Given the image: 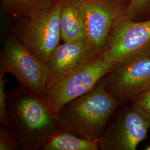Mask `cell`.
Wrapping results in <instances>:
<instances>
[{
	"label": "cell",
	"instance_id": "1",
	"mask_svg": "<svg viewBox=\"0 0 150 150\" xmlns=\"http://www.w3.org/2000/svg\"><path fill=\"white\" fill-rule=\"evenodd\" d=\"M8 124L6 129L21 150H41L48 138L60 129L57 115L43 97L25 86L15 87L7 100Z\"/></svg>",
	"mask_w": 150,
	"mask_h": 150
},
{
	"label": "cell",
	"instance_id": "2",
	"mask_svg": "<svg viewBox=\"0 0 150 150\" xmlns=\"http://www.w3.org/2000/svg\"><path fill=\"white\" fill-rule=\"evenodd\" d=\"M105 86L104 76L90 91L61 107L57 113L59 127L82 139L99 140L122 104Z\"/></svg>",
	"mask_w": 150,
	"mask_h": 150
},
{
	"label": "cell",
	"instance_id": "3",
	"mask_svg": "<svg viewBox=\"0 0 150 150\" xmlns=\"http://www.w3.org/2000/svg\"><path fill=\"white\" fill-rule=\"evenodd\" d=\"M61 0H57L50 7L18 18L9 32L46 64L61 39Z\"/></svg>",
	"mask_w": 150,
	"mask_h": 150
},
{
	"label": "cell",
	"instance_id": "4",
	"mask_svg": "<svg viewBox=\"0 0 150 150\" xmlns=\"http://www.w3.org/2000/svg\"><path fill=\"white\" fill-rule=\"evenodd\" d=\"M118 66L102 56L91 59L47 87L43 98L57 113L67 103L90 91L102 78Z\"/></svg>",
	"mask_w": 150,
	"mask_h": 150
},
{
	"label": "cell",
	"instance_id": "5",
	"mask_svg": "<svg viewBox=\"0 0 150 150\" xmlns=\"http://www.w3.org/2000/svg\"><path fill=\"white\" fill-rule=\"evenodd\" d=\"M5 72L14 76L20 85L43 97L48 82L47 64L31 54L11 33L5 38L0 53V74Z\"/></svg>",
	"mask_w": 150,
	"mask_h": 150
},
{
	"label": "cell",
	"instance_id": "6",
	"mask_svg": "<svg viewBox=\"0 0 150 150\" xmlns=\"http://www.w3.org/2000/svg\"><path fill=\"white\" fill-rule=\"evenodd\" d=\"M101 56L117 66L140 57H150V19L135 21L122 17L118 20Z\"/></svg>",
	"mask_w": 150,
	"mask_h": 150
},
{
	"label": "cell",
	"instance_id": "7",
	"mask_svg": "<svg viewBox=\"0 0 150 150\" xmlns=\"http://www.w3.org/2000/svg\"><path fill=\"white\" fill-rule=\"evenodd\" d=\"M74 1L82 18L85 42L96 56H101L115 24L123 17L127 4L115 0Z\"/></svg>",
	"mask_w": 150,
	"mask_h": 150
},
{
	"label": "cell",
	"instance_id": "8",
	"mask_svg": "<svg viewBox=\"0 0 150 150\" xmlns=\"http://www.w3.org/2000/svg\"><path fill=\"white\" fill-rule=\"evenodd\" d=\"M150 123L131 105L113 114L99 139L102 150H135L146 138Z\"/></svg>",
	"mask_w": 150,
	"mask_h": 150
},
{
	"label": "cell",
	"instance_id": "9",
	"mask_svg": "<svg viewBox=\"0 0 150 150\" xmlns=\"http://www.w3.org/2000/svg\"><path fill=\"white\" fill-rule=\"evenodd\" d=\"M105 88L121 103L131 102L150 90V57L118 66L105 76Z\"/></svg>",
	"mask_w": 150,
	"mask_h": 150
},
{
	"label": "cell",
	"instance_id": "10",
	"mask_svg": "<svg viewBox=\"0 0 150 150\" xmlns=\"http://www.w3.org/2000/svg\"><path fill=\"white\" fill-rule=\"evenodd\" d=\"M97 57L85 41L59 44L47 63L48 70L47 88L56 81Z\"/></svg>",
	"mask_w": 150,
	"mask_h": 150
},
{
	"label": "cell",
	"instance_id": "11",
	"mask_svg": "<svg viewBox=\"0 0 150 150\" xmlns=\"http://www.w3.org/2000/svg\"><path fill=\"white\" fill-rule=\"evenodd\" d=\"M59 22L64 42L86 41L82 18L74 0H61Z\"/></svg>",
	"mask_w": 150,
	"mask_h": 150
},
{
	"label": "cell",
	"instance_id": "12",
	"mask_svg": "<svg viewBox=\"0 0 150 150\" xmlns=\"http://www.w3.org/2000/svg\"><path fill=\"white\" fill-rule=\"evenodd\" d=\"M99 140L82 139L60 129L52 134L41 148L42 150H100Z\"/></svg>",
	"mask_w": 150,
	"mask_h": 150
},
{
	"label": "cell",
	"instance_id": "13",
	"mask_svg": "<svg viewBox=\"0 0 150 150\" xmlns=\"http://www.w3.org/2000/svg\"><path fill=\"white\" fill-rule=\"evenodd\" d=\"M57 0H1V13L7 18L17 19L50 7Z\"/></svg>",
	"mask_w": 150,
	"mask_h": 150
},
{
	"label": "cell",
	"instance_id": "14",
	"mask_svg": "<svg viewBox=\"0 0 150 150\" xmlns=\"http://www.w3.org/2000/svg\"><path fill=\"white\" fill-rule=\"evenodd\" d=\"M123 18L135 21L150 19V0H129Z\"/></svg>",
	"mask_w": 150,
	"mask_h": 150
},
{
	"label": "cell",
	"instance_id": "15",
	"mask_svg": "<svg viewBox=\"0 0 150 150\" xmlns=\"http://www.w3.org/2000/svg\"><path fill=\"white\" fill-rule=\"evenodd\" d=\"M131 102V105L150 123V90Z\"/></svg>",
	"mask_w": 150,
	"mask_h": 150
},
{
	"label": "cell",
	"instance_id": "16",
	"mask_svg": "<svg viewBox=\"0 0 150 150\" xmlns=\"http://www.w3.org/2000/svg\"><path fill=\"white\" fill-rule=\"evenodd\" d=\"M4 74H0V122L6 127L8 124L7 111V100L8 94L5 91V86L7 83V79L4 77Z\"/></svg>",
	"mask_w": 150,
	"mask_h": 150
},
{
	"label": "cell",
	"instance_id": "17",
	"mask_svg": "<svg viewBox=\"0 0 150 150\" xmlns=\"http://www.w3.org/2000/svg\"><path fill=\"white\" fill-rule=\"evenodd\" d=\"M21 150L20 146L8 130L3 125L0 126V150Z\"/></svg>",
	"mask_w": 150,
	"mask_h": 150
},
{
	"label": "cell",
	"instance_id": "18",
	"mask_svg": "<svg viewBox=\"0 0 150 150\" xmlns=\"http://www.w3.org/2000/svg\"><path fill=\"white\" fill-rule=\"evenodd\" d=\"M115 1H117L120 2H122V3H123V4H127V3H128L129 0H115Z\"/></svg>",
	"mask_w": 150,
	"mask_h": 150
},
{
	"label": "cell",
	"instance_id": "19",
	"mask_svg": "<svg viewBox=\"0 0 150 150\" xmlns=\"http://www.w3.org/2000/svg\"><path fill=\"white\" fill-rule=\"evenodd\" d=\"M145 150H150V144L148 146H147L146 147V149H145Z\"/></svg>",
	"mask_w": 150,
	"mask_h": 150
}]
</instances>
